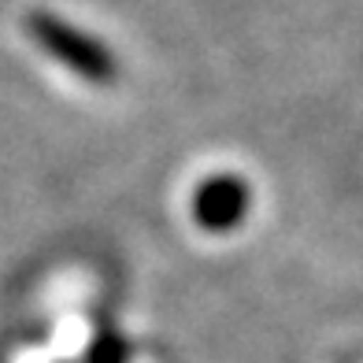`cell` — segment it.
I'll return each instance as SVG.
<instances>
[{
  "mask_svg": "<svg viewBox=\"0 0 363 363\" xmlns=\"http://www.w3.org/2000/svg\"><path fill=\"white\" fill-rule=\"evenodd\" d=\"M26 34L45 56H52L60 67H67L74 78L89 82V86H115L119 82V56L111 48L86 34L82 26L60 19L52 11H30L26 15Z\"/></svg>",
  "mask_w": 363,
  "mask_h": 363,
  "instance_id": "cell-1",
  "label": "cell"
},
{
  "mask_svg": "<svg viewBox=\"0 0 363 363\" xmlns=\"http://www.w3.org/2000/svg\"><path fill=\"white\" fill-rule=\"evenodd\" d=\"M252 208V189L241 174H211L193 193V219L208 234H230Z\"/></svg>",
  "mask_w": 363,
  "mask_h": 363,
  "instance_id": "cell-2",
  "label": "cell"
},
{
  "mask_svg": "<svg viewBox=\"0 0 363 363\" xmlns=\"http://www.w3.org/2000/svg\"><path fill=\"white\" fill-rule=\"evenodd\" d=\"M86 363H130V341L115 326H101L86 349Z\"/></svg>",
  "mask_w": 363,
  "mask_h": 363,
  "instance_id": "cell-3",
  "label": "cell"
}]
</instances>
